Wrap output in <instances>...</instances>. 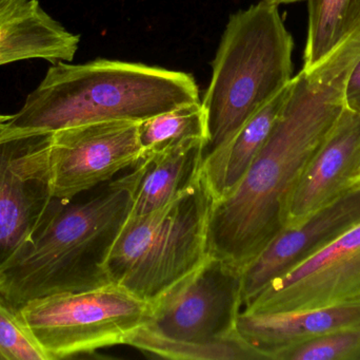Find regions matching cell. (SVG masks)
<instances>
[{
	"label": "cell",
	"instance_id": "cell-4",
	"mask_svg": "<svg viewBox=\"0 0 360 360\" xmlns=\"http://www.w3.org/2000/svg\"><path fill=\"white\" fill-rule=\"evenodd\" d=\"M278 6L262 0L226 23L201 101L209 128L205 154L226 145L293 80V37Z\"/></svg>",
	"mask_w": 360,
	"mask_h": 360
},
{
	"label": "cell",
	"instance_id": "cell-9",
	"mask_svg": "<svg viewBox=\"0 0 360 360\" xmlns=\"http://www.w3.org/2000/svg\"><path fill=\"white\" fill-rule=\"evenodd\" d=\"M136 120L78 125L51 135L53 198L71 199L112 181L143 158Z\"/></svg>",
	"mask_w": 360,
	"mask_h": 360
},
{
	"label": "cell",
	"instance_id": "cell-23",
	"mask_svg": "<svg viewBox=\"0 0 360 360\" xmlns=\"http://www.w3.org/2000/svg\"><path fill=\"white\" fill-rule=\"evenodd\" d=\"M268 1L276 2V4H292V2L300 1V0H268Z\"/></svg>",
	"mask_w": 360,
	"mask_h": 360
},
{
	"label": "cell",
	"instance_id": "cell-1",
	"mask_svg": "<svg viewBox=\"0 0 360 360\" xmlns=\"http://www.w3.org/2000/svg\"><path fill=\"white\" fill-rule=\"evenodd\" d=\"M360 59V27L327 58L294 76L266 143L236 187L214 201L210 253L243 272L285 228L292 192L346 108L345 88Z\"/></svg>",
	"mask_w": 360,
	"mask_h": 360
},
{
	"label": "cell",
	"instance_id": "cell-13",
	"mask_svg": "<svg viewBox=\"0 0 360 360\" xmlns=\"http://www.w3.org/2000/svg\"><path fill=\"white\" fill-rule=\"evenodd\" d=\"M80 37L53 18L38 0H0V67L17 61H71ZM11 116L0 114V128Z\"/></svg>",
	"mask_w": 360,
	"mask_h": 360
},
{
	"label": "cell",
	"instance_id": "cell-2",
	"mask_svg": "<svg viewBox=\"0 0 360 360\" xmlns=\"http://www.w3.org/2000/svg\"><path fill=\"white\" fill-rule=\"evenodd\" d=\"M136 166L71 199L52 198L29 242L0 272V295L19 310L27 302L111 283L108 256L132 207Z\"/></svg>",
	"mask_w": 360,
	"mask_h": 360
},
{
	"label": "cell",
	"instance_id": "cell-14",
	"mask_svg": "<svg viewBox=\"0 0 360 360\" xmlns=\"http://www.w3.org/2000/svg\"><path fill=\"white\" fill-rule=\"evenodd\" d=\"M360 327V304L298 312L247 313L241 311L236 332L245 344L273 360L279 351L338 330Z\"/></svg>",
	"mask_w": 360,
	"mask_h": 360
},
{
	"label": "cell",
	"instance_id": "cell-17",
	"mask_svg": "<svg viewBox=\"0 0 360 360\" xmlns=\"http://www.w3.org/2000/svg\"><path fill=\"white\" fill-rule=\"evenodd\" d=\"M359 27L360 0H308L302 69L319 65Z\"/></svg>",
	"mask_w": 360,
	"mask_h": 360
},
{
	"label": "cell",
	"instance_id": "cell-15",
	"mask_svg": "<svg viewBox=\"0 0 360 360\" xmlns=\"http://www.w3.org/2000/svg\"><path fill=\"white\" fill-rule=\"evenodd\" d=\"M207 146V139H190L146 154L135 165L139 177L129 215H145L170 202L198 173Z\"/></svg>",
	"mask_w": 360,
	"mask_h": 360
},
{
	"label": "cell",
	"instance_id": "cell-12",
	"mask_svg": "<svg viewBox=\"0 0 360 360\" xmlns=\"http://www.w3.org/2000/svg\"><path fill=\"white\" fill-rule=\"evenodd\" d=\"M359 169L360 113L345 108L292 192L285 228L298 225L359 185Z\"/></svg>",
	"mask_w": 360,
	"mask_h": 360
},
{
	"label": "cell",
	"instance_id": "cell-8",
	"mask_svg": "<svg viewBox=\"0 0 360 360\" xmlns=\"http://www.w3.org/2000/svg\"><path fill=\"white\" fill-rule=\"evenodd\" d=\"M51 135L0 130V272L29 242L52 200Z\"/></svg>",
	"mask_w": 360,
	"mask_h": 360
},
{
	"label": "cell",
	"instance_id": "cell-19",
	"mask_svg": "<svg viewBox=\"0 0 360 360\" xmlns=\"http://www.w3.org/2000/svg\"><path fill=\"white\" fill-rule=\"evenodd\" d=\"M139 137L143 156L186 139L209 143L207 112L201 101L179 106L139 123Z\"/></svg>",
	"mask_w": 360,
	"mask_h": 360
},
{
	"label": "cell",
	"instance_id": "cell-21",
	"mask_svg": "<svg viewBox=\"0 0 360 360\" xmlns=\"http://www.w3.org/2000/svg\"><path fill=\"white\" fill-rule=\"evenodd\" d=\"M0 360H49L20 312L0 295Z\"/></svg>",
	"mask_w": 360,
	"mask_h": 360
},
{
	"label": "cell",
	"instance_id": "cell-10",
	"mask_svg": "<svg viewBox=\"0 0 360 360\" xmlns=\"http://www.w3.org/2000/svg\"><path fill=\"white\" fill-rule=\"evenodd\" d=\"M360 304V223L262 290L247 313L298 312Z\"/></svg>",
	"mask_w": 360,
	"mask_h": 360
},
{
	"label": "cell",
	"instance_id": "cell-16",
	"mask_svg": "<svg viewBox=\"0 0 360 360\" xmlns=\"http://www.w3.org/2000/svg\"><path fill=\"white\" fill-rule=\"evenodd\" d=\"M291 82L254 114L226 145L205 154L201 168L214 201L232 192L251 166L272 131Z\"/></svg>",
	"mask_w": 360,
	"mask_h": 360
},
{
	"label": "cell",
	"instance_id": "cell-6",
	"mask_svg": "<svg viewBox=\"0 0 360 360\" xmlns=\"http://www.w3.org/2000/svg\"><path fill=\"white\" fill-rule=\"evenodd\" d=\"M49 360L91 354L126 345L150 321L152 306L114 283L56 294L19 309Z\"/></svg>",
	"mask_w": 360,
	"mask_h": 360
},
{
	"label": "cell",
	"instance_id": "cell-5",
	"mask_svg": "<svg viewBox=\"0 0 360 360\" xmlns=\"http://www.w3.org/2000/svg\"><path fill=\"white\" fill-rule=\"evenodd\" d=\"M214 197L202 168L164 206L127 217L108 256L111 283L150 304L198 270L210 253Z\"/></svg>",
	"mask_w": 360,
	"mask_h": 360
},
{
	"label": "cell",
	"instance_id": "cell-7",
	"mask_svg": "<svg viewBox=\"0 0 360 360\" xmlns=\"http://www.w3.org/2000/svg\"><path fill=\"white\" fill-rule=\"evenodd\" d=\"M243 309L240 271L211 255L198 270L152 304L148 325L179 340H237V318Z\"/></svg>",
	"mask_w": 360,
	"mask_h": 360
},
{
	"label": "cell",
	"instance_id": "cell-20",
	"mask_svg": "<svg viewBox=\"0 0 360 360\" xmlns=\"http://www.w3.org/2000/svg\"><path fill=\"white\" fill-rule=\"evenodd\" d=\"M273 360H360V327L338 330L279 351Z\"/></svg>",
	"mask_w": 360,
	"mask_h": 360
},
{
	"label": "cell",
	"instance_id": "cell-11",
	"mask_svg": "<svg viewBox=\"0 0 360 360\" xmlns=\"http://www.w3.org/2000/svg\"><path fill=\"white\" fill-rule=\"evenodd\" d=\"M359 223L360 184L298 225L283 228L241 272L243 309L275 279Z\"/></svg>",
	"mask_w": 360,
	"mask_h": 360
},
{
	"label": "cell",
	"instance_id": "cell-3",
	"mask_svg": "<svg viewBox=\"0 0 360 360\" xmlns=\"http://www.w3.org/2000/svg\"><path fill=\"white\" fill-rule=\"evenodd\" d=\"M198 101V86L184 72L109 59L57 61L0 130L54 132L105 120L143 122Z\"/></svg>",
	"mask_w": 360,
	"mask_h": 360
},
{
	"label": "cell",
	"instance_id": "cell-18",
	"mask_svg": "<svg viewBox=\"0 0 360 360\" xmlns=\"http://www.w3.org/2000/svg\"><path fill=\"white\" fill-rule=\"evenodd\" d=\"M126 346L137 349L146 355L175 360H258L262 354L240 338L217 342H192L169 337L148 325H141L132 334Z\"/></svg>",
	"mask_w": 360,
	"mask_h": 360
},
{
	"label": "cell",
	"instance_id": "cell-22",
	"mask_svg": "<svg viewBox=\"0 0 360 360\" xmlns=\"http://www.w3.org/2000/svg\"><path fill=\"white\" fill-rule=\"evenodd\" d=\"M346 108L360 113V59L353 68L345 88Z\"/></svg>",
	"mask_w": 360,
	"mask_h": 360
},
{
	"label": "cell",
	"instance_id": "cell-24",
	"mask_svg": "<svg viewBox=\"0 0 360 360\" xmlns=\"http://www.w3.org/2000/svg\"><path fill=\"white\" fill-rule=\"evenodd\" d=\"M359 182H360V169H359Z\"/></svg>",
	"mask_w": 360,
	"mask_h": 360
}]
</instances>
